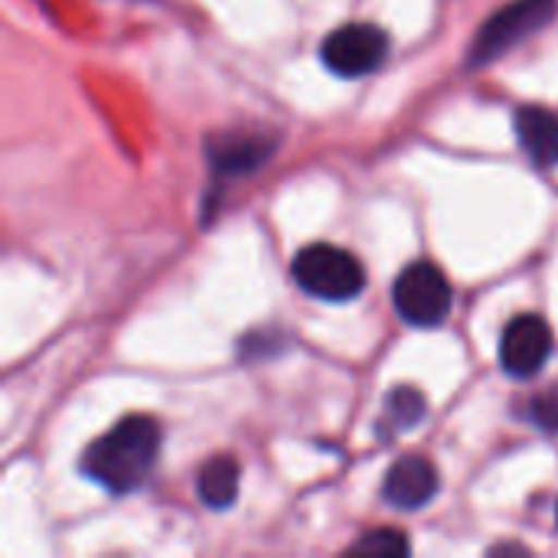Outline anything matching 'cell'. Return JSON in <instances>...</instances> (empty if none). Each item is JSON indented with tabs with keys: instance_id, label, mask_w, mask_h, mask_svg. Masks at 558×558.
Listing matches in <instances>:
<instances>
[{
	"instance_id": "6da1fadb",
	"label": "cell",
	"mask_w": 558,
	"mask_h": 558,
	"mask_svg": "<svg viewBox=\"0 0 558 558\" xmlns=\"http://www.w3.org/2000/svg\"><path fill=\"white\" fill-rule=\"evenodd\" d=\"M160 454V425L150 415H128L111 432L95 438L82 454V474L111 490L131 494L147 484Z\"/></svg>"
},
{
	"instance_id": "7a4b0ae2",
	"label": "cell",
	"mask_w": 558,
	"mask_h": 558,
	"mask_svg": "<svg viewBox=\"0 0 558 558\" xmlns=\"http://www.w3.org/2000/svg\"><path fill=\"white\" fill-rule=\"evenodd\" d=\"M291 275L301 291L320 301H353L366 288V271L360 258L330 242H314L301 248L291 262Z\"/></svg>"
},
{
	"instance_id": "3957f363",
	"label": "cell",
	"mask_w": 558,
	"mask_h": 558,
	"mask_svg": "<svg viewBox=\"0 0 558 558\" xmlns=\"http://www.w3.org/2000/svg\"><path fill=\"white\" fill-rule=\"evenodd\" d=\"M392 304H396V314L409 327L432 330L448 320L454 291L435 262H412L399 271L392 284Z\"/></svg>"
},
{
	"instance_id": "277c9868",
	"label": "cell",
	"mask_w": 558,
	"mask_h": 558,
	"mask_svg": "<svg viewBox=\"0 0 558 558\" xmlns=\"http://www.w3.org/2000/svg\"><path fill=\"white\" fill-rule=\"evenodd\" d=\"M556 0H513L510 7H504L500 13H494L481 26L474 46L468 49V65L481 69V65L497 62L510 49H517L520 43H526L533 33H539L556 16Z\"/></svg>"
},
{
	"instance_id": "5b68a950",
	"label": "cell",
	"mask_w": 558,
	"mask_h": 558,
	"mask_svg": "<svg viewBox=\"0 0 558 558\" xmlns=\"http://www.w3.org/2000/svg\"><path fill=\"white\" fill-rule=\"evenodd\" d=\"M386 56H389V36L376 23L337 26L320 46L324 65L343 78H360V75L376 72L386 62Z\"/></svg>"
},
{
	"instance_id": "8992f818",
	"label": "cell",
	"mask_w": 558,
	"mask_h": 558,
	"mask_svg": "<svg viewBox=\"0 0 558 558\" xmlns=\"http://www.w3.org/2000/svg\"><path fill=\"white\" fill-rule=\"evenodd\" d=\"M553 356V327L539 314H520L500 337V366L513 379L536 376Z\"/></svg>"
},
{
	"instance_id": "52a82bcc",
	"label": "cell",
	"mask_w": 558,
	"mask_h": 558,
	"mask_svg": "<svg viewBox=\"0 0 558 558\" xmlns=\"http://www.w3.org/2000/svg\"><path fill=\"white\" fill-rule=\"evenodd\" d=\"M438 490H441L438 468L422 454L399 458L383 481V500L396 510H405V513L432 504L438 497Z\"/></svg>"
},
{
	"instance_id": "ba28073f",
	"label": "cell",
	"mask_w": 558,
	"mask_h": 558,
	"mask_svg": "<svg viewBox=\"0 0 558 558\" xmlns=\"http://www.w3.org/2000/svg\"><path fill=\"white\" fill-rule=\"evenodd\" d=\"M271 150L275 141L265 134H232V137H213V144H206V154L219 177L252 173L271 157Z\"/></svg>"
},
{
	"instance_id": "9c48e42d",
	"label": "cell",
	"mask_w": 558,
	"mask_h": 558,
	"mask_svg": "<svg viewBox=\"0 0 558 558\" xmlns=\"http://www.w3.org/2000/svg\"><path fill=\"white\" fill-rule=\"evenodd\" d=\"M517 124V141L520 147L526 150V157L549 170L558 163V114L549 108H536V105H526L517 111L513 118Z\"/></svg>"
},
{
	"instance_id": "30bf717a",
	"label": "cell",
	"mask_w": 558,
	"mask_h": 558,
	"mask_svg": "<svg viewBox=\"0 0 558 558\" xmlns=\"http://www.w3.org/2000/svg\"><path fill=\"white\" fill-rule=\"evenodd\" d=\"M239 461L229 454L209 458L196 474V497L206 510H229L239 497Z\"/></svg>"
},
{
	"instance_id": "8fae6325",
	"label": "cell",
	"mask_w": 558,
	"mask_h": 558,
	"mask_svg": "<svg viewBox=\"0 0 558 558\" xmlns=\"http://www.w3.org/2000/svg\"><path fill=\"white\" fill-rule=\"evenodd\" d=\"M425 415V396L412 386H399L386 396V409L379 418V435H402L409 428H415Z\"/></svg>"
},
{
	"instance_id": "7c38bea8",
	"label": "cell",
	"mask_w": 558,
	"mask_h": 558,
	"mask_svg": "<svg viewBox=\"0 0 558 558\" xmlns=\"http://www.w3.org/2000/svg\"><path fill=\"white\" fill-rule=\"evenodd\" d=\"M350 549L353 553H383V556H392V553H409V539L399 530H373V533L360 536Z\"/></svg>"
},
{
	"instance_id": "4fadbf2b",
	"label": "cell",
	"mask_w": 558,
	"mask_h": 558,
	"mask_svg": "<svg viewBox=\"0 0 558 558\" xmlns=\"http://www.w3.org/2000/svg\"><path fill=\"white\" fill-rule=\"evenodd\" d=\"M526 418L539 428V432H549V435H558V386L539 392L530 409H526Z\"/></svg>"
},
{
	"instance_id": "5bb4252c",
	"label": "cell",
	"mask_w": 558,
	"mask_h": 558,
	"mask_svg": "<svg viewBox=\"0 0 558 558\" xmlns=\"http://www.w3.org/2000/svg\"><path fill=\"white\" fill-rule=\"evenodd\" d=\"M556 523H558V510H556Z\"/></svg>"
}]
</instances>
